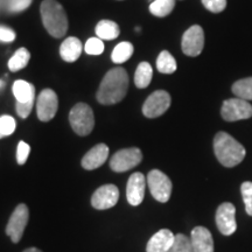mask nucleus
<instances>
[{
	"instance_id": "1",
	"label": "nucleus",
	"mask_w": 252,
	"mask_h": 252,
	"mask_svg": "<svg viewBox=\"0 0 252 252\" xmlns=\"http://www.w3.org/2000/svg\"><path fill=\"white\" fill-rule=\"evenodd\" d=\"M128 89V76L124 68L117 67L106 72L99 89L97 100L103 105H112L124 99Z\"/></svg>"
},
{
	"instance_id": "2",
	"label": "nucleus",
	"mask_w": 252,
	"mask_h": 252,
	"mask_svg": "<svg viewBox=\"0 0 252 252\" xmlns=\"http://www.w3.org/2000/svg\"><path fill=\"white\" fill-rule=\"evenodd\" d=\"M214 151L219 161L225 167H234L243 161L245 149L225 132H219L214 138Z\"/></svg>"
},
{
	"instance_id": "3",
	"label": "nucleus",
	"mask_w": 252,
	"mask_h": 252,
	"mask_svg": "<svg viewBox=\"0 0 252 252\" xmlns=\"http://www.w3.org/2000/svg\"><path fill=\"white\" fill-rule=\"evenodd\" d=\"M41 19L47 32L54 37H62L68 31V18L64 8L56 0H43L41 4Z\"/></svg>"
},
{
	"instance_id": "4",
	"label": "nucleus",
	"mask_w": 252,
	"mask_h": 252,
	"mask_svg": "<svg viewBox=\"0 0 252 252\" xmlns=\"http://www.w3.org/2000/svg\"><path fill=\"white\" fill-rule=\"evenodd\" d=\"M69 122L75 133L81 137L90 134L94 126L93 110L86 103H77L69 113Z\"/></svg>"
},
{
	"instance_id": "5",
	"label": "nucleus",
	"mask_w": 252,
	"mask_h": 252,
	"mask_svg": "<svg viewBox=\"0 0 252 252\" xmlns=\"http://www.w3.org/2000/svg\"><path fill=\"white\" fill-rule=\"evenodd\" d=\"M147 184L152 196L159 202L165 203L172 194V181L165 173L159 169H153L147 175Z\"/></svg>"
},
{
	"instance_id": "6",
	"label": "nucleus",
	"mask_w": 252,
	"mask_h": 252,
	"mask_svg": "<svg viewBox=\"0 0 252 252\" xmlns=\"http://www.w3.org/2000/svg\"><path fill=\"white\" fill-rule=\"evenodd\" d=\"M141 160H143V153L137 147L124 149L113 154L110 160V167L113 172L123 173L139 165Z\"/></svg>"
},
{
	"instance_id": "7",
	"label": "nucleus",
	"mask_w": 252,
	"mask_h": 252,
	"mask_svg": "<svg viewBox=\"0 0 252 252\" xmlns=\"http://www.w3.org/2000/svg\"><path fill=\"white\" fill-rule=\"evenodd\" d=\"M220 115L226 122H237L252 117V105L242 98L226 99L222 105Z\"/></svg>"
},
{
	"instance_id": "8",
	"label": "nucleus",
	"mask_w": 252,
	"mask_h": 252,
	"mask_svg": "<svg viewBox=\"0 0 252 252\" xmlns=\"http://www.w3.org/2000/svg\"><path fill=\"white\" fill-rule=\"evenodd\" d=\"M28 219H30V212H28L27 206L24 203L19 204L9 217L7 226H6V235L11 237L13 243H19L23 238Z\"/></svg>"
},
{
	"instance_id": "9",
	"label": "nucleus",
	"mask_w": 252,
	"mask_h": 252,
	"mask_svg": "<svg viewBox=\"0 0 252 252\" xmlns=\"http://www.w3.org/2000/svg\"><path fill=\"white\" fill-rule=\"evenodd\" d=\"M171 106V96L165 90L151 94L143 105V113L147 118H157L163 115Z\"/></svg>"
},
{
	"instance_id": "10",
	"label": "nucleus",
	"mask_w": 252,
	"mask_h": 252,
	"mask_svg": "<svg viewBox=\"0 0 252 252\" xmlns=\"http://www.w3.org/2000/svg\"><path fill=\"white\" fill-rule=\"evenodd\" d=\"M59 108L58 94L54 90L45 89L41 91L36 102L37 118L41 122H49L55 117Z\"/></svg>"
},
{
	"instance_id": "11",
	"label": "nucleus",
	"mask_w": 252,
	"mask_h": 252,
	"mask_svg": "<svg viewBox=\"0 0 252 252\" xmlns=\"http://www.w3.org/2000/svg\"><path fill=\"white\" fill-rule=\"evenodd\" d=\"M181 46L182 52L186 55L191 56V58L200 55L204 47V32L202 27L198 25L189 27L182 36Z\"/></svg>"
},
{
	"instance_id": "12",
	"label": "nucleus",
	"mask_w": 252,
	"mask_h": 252,
	"mask_svg": "<svg viewBox=\"0 0 252 252\" xmlns=\"http://www.w3.org/2000/svg\"><path fill=\"white\" fill-rule=\"evenodd\" d=\"M236 209L232 203L224 202L217 208L216 212V225L220 234L224 236L232 235L237 229L235 219Z\"/></svg>"
},
{
	"instance_id": "13",
	"label": "nucleus",
	"mask_w": 252,
	"mask_h": 252,
	"mask_svg": "<svg viewBox=\"0 0 252 252\" xmlns=\"http://www.w3.org/2000/svg\"><path fill=\"white\" fill-rule=\"evenodd\" d=\"M119 200V189L115 185H104L94 191L91 204L94 209L105 210L116 206Z\"/></svg>"
},
{
	"instance_id": "14",
	"label": "nucleus",
	"mask_w": 252,
	"mask_h": 252,
	"mask_svg": "<svg viewBox=\"0 0 252 252\" xmlns=\"http://www.w3.org/2000/svg\"><path fill=\"white\" fill-rule=\"evenodd\" d=\"M146 178L141 173H133L126 185V197L131 206H139L144 201Z\"/></svg>"
},
{
	"instance_id": "15",
	"label": "nucleus",
	"mask_w": 252,
	"mask_h": 252,
	"mask_svg": "<svg viewBox=\"0 0 252 252\" xmlns=\"http://www.w3.org/2000/svg\"><path fill=\"white\" fill-rule=\"evenodd\" d=\"M109 147L105 144H98L87 152L82 159V166L87 171L99 168L109 158Z\"/></svg>"
},
{
	"instance_id": "16",
	"label": "nucleus",
	"mask_w": 252,
	"mask_h": 252,
	"mask_svg": "<svg viewBox=\"0 0 252 252\" xmlns=\"http://www.w3.org/2000/svg\"><path fill=\"white\" fill-rule=\"evenodd\" d=\"M175 235L171 230L161 229L154 234L147 243L146 252H168L174 243Z\"/></svg>"
},
{
	"instance_id": "17",
	"label": "nucleus",
	"mask_w": 252,
	"mask_h": 252,
	"mask_svg": "<svg viewBox=\"0 0 252 252\" xmlns=\"http://www.w3.org/2000/svg\"><path fill=\"white\" fill-rule=\"evenodd\" d=\"M190 241L195 252H214V239L204 226H195L191 230Z\"/></svg>"
},
{
	"instance_id": "18",
	"label": "nucleus",
	"mask_w": 252,
	"mask_h": 252,
	"mask_svg": "<svg viewBox=\"0 0 252 252\" xmlns=\"http://www.w3.org/2000/svg\"><path fill=\"white\" fill-rule=\"evenodd\" d=\"M60 54L65 62H75L82 54V43L75 36L67 37L60 47Z\"/></svg>"
},
{
	"instance_id": "19",
	"label": "nucleus",
	"mask_w": 252,
	"mask_h": 252,
	"mask_svg": "<svg viewBox=\"0 0 252 252\" xmlns=\"http://www.w3.org/2000/svg\"><path fill=\"white\" fill-rule=\"evenodd\" d=\"M12 90H13L15 99L19 103L34 102V99H35V88L27 81H15Z\"/></svg>"
},
{
	"instance_id": "20",
	"label": "nucleus",
	"mask_w": 252,
	"mask_h": 252,
	"mask_svg": "<svg viewBox=\"0 0 252 252\" xmlns=\"http://www.w3.org/2000/svg\"><path fill=\"white\" fill-rule=\"evenodd\" d=\"M121 30L115 21L102 20L96 26V35L100 40H115L117 39Z\"/></svg>"
},
{
	"instance_id": "21",
	"label": "nucleus",
	"mask_w": 252,
	"mask_h": 252,
	"mask_svg": "<svg viewBox=\"0 0 252 252\" xmlns=\"http://www.w3.org/2000/svg\"><path fill=\"white\" fill-rule=\"evenodd\" d=\"M153 76V69L149 62H141L134 74V83L139 89H145L150 86Z\"/></svg>"
},
{
	"instance_id": "22",
	"label": "nucleus",
	"mask_w": 252,
	"mask_h": 252,
	"mask_svg": "<svg viewBox=\"0 0 252 252\" xmlns=\"http://www.w3.org/2000/svg\"><path fill=\"white\" fill-rule=\"evenodd\" d=\"M178 68L175 59L171 55V53L163 50L160 53V55L158 56L157 60V69L161 74H173Z\"/></svg>"
},
{
	"instance_id": "23",
	"label": "nucleus",
	"mask_w": 252,
	"mask_h": 252,
	"mask_svg": "<svg viewBox=\"0 0 252 252\" xmlns=\"http://www.w3.org/2000/svg\"><path fill=\"white\" fill-rule=\"evenodd\" d=\"M31 60V54L26 48H19L14 55L9 59L8 68L11 71H19L27 67Z\"/></svg>"
},
{
	"instance_id": "24",
	"label": "nucleus",
	"mask_w": 252,
	"mask_h": 252,
	"mask_svg": "<svg viewBox=\"0 0 252 252\" xmlns=\"http://www.w3.org/2000/svg\"><path fill=\"white\" fill-rule=\"evenodd\" d=\"M133 50H134L133 46H132V43L130 42H126V41H124V42L118 43L112 52V55H111L112 61L117 63V64L126 62L128 59H131L132 54H133Z\"/></svg>"
},
{
	"instance_id": "25",
	"label": "nucleus",
	"mask_w": 252,
	"mask_h": 252,
	"mask_svg": "<svg viewBox=\"0 0 252 252\" xmlns=\"http://www.w3.org/2000/svg\"><path fill=\"white\" fill-rule=\"evenodd\" d=\"M232 93L236 97L244 100H252V77L239 80L232 86Z\"/></svg>"
},
{
	"instance_id": "26",
	"label": "nucleus",
	"mask_w": 252,
	"mask_h": 252,
	"mask_svg": "<svg viewBox=\"0 0 252 252\" xmlns=\"http://www.w3.org/2000/svg\"><path fill=\"white\" fill-rule=\"evenodd\" d=\"M175 0H154L150 5V12L158 18L167 17L173 11Z\"/></svg>"
},
{
	"instance_id": "27",
	"label": "nucleus",
	"mask_w": 252,
	"mask_h": 252,
	"mask_svg": "<svg viewBox=\"0 0 252 252\" xmlns=\"http://www.w3.org/2000/svg\"><path fill=\"white\" fill-rule=\"evenodd\" d=\"M168 252H195L190 238L184 234L175 235L174 243Z\"/></svg>"
},
{
	"instance_id": "28",
	"label": "nucleus",
	"mask_w": 252,
	"mask_h": 252,
	"mask_svg": "<svg viewBox=\"0 0 252 252\" xmlns=\"http://www.w3.org/2000/svg\"><path fill=\"white\" fill-rule=\"evenodd\" d=\"M17 128V122L12 116H1L0 117V139L11 135Z\"/></svg>"
},
{
	"instance_id": "29",
	"label": "nucleus",
	"mask_w": 252,
	"mask_h": 252,
	"mask_svg": "<svg viewBox=\"0 0 252 252\" xmlns=\"http://www.w3.org/2000/svg\"><path fill=\"white\" fill-rule=\"evenodd\" d=\"M242 196H243L245 210H247L248 215L252 216V182L247 181L241 186Z\"/></svg>"
},
{
	"instance_id": "30",
	"label": "nucleus",
	"mask_w": 252,
	"mask_h": 252,
	"mask_svg": "<svg viewBox=\"0 0 252 252\" xmlns=\"http://www.w3.org/2000/svg\"><path fill=\"white\" fill-rule=\"evenodd\" d=\"M87 54L89 55H99L104 52V43L103 40L99 37H91L87 41L86 46H84Z\"/></svg>"
},
{
	"instance_id": "31",
	"label": "nucleus",
	"mask_w": 252,
	"mask_h": 252,
	"mask_svg": "<svg viewBox=\"0 0 252 252\" xmlns=\"http://www.w3.org/2000/svg\"><path fill=\"white\" fill-rule=\"evenodd\" d=\"M202 4L208 11L213 13H220L224 11L226 6V0H202Z\"/></svg>"
},
{
	"instance_id": "32",
	"label": "nucleus",
	"mask_w": 252,
	"mask_h": 252,
	"mask_svg": "<svg viewBox=\"0 0 252 252\" xmlns=\"http://www.w3.org/2000/svg\"><path fill=\"white\" fill-rule=\"evenodd\" d=\"M31 152V147L30 145L25 141H20L18 144V149H17V161L19 165H25L28 159V156H30Z\"/></svg>"
},
{
	"instance_id": "33",
	"label": "nucleus",
	"mask_w": 252,
	"mask_h": 252,
	"mask_svg": "<svg viewBox=\"0 0 252 252\" xmlns=\"http://www.w3.org/2000/svg\"><path fill=\"white\" fill-rule=\"evenodd\" d=\"M32 4V0H9L8 1V11L12 13H18L23 12L28 8Z\"/></svg>"
},
{
	"instance_id": "34",
	"label": "nucleus",
	"mask_w": 252,
	"mask_h": 252,
	"mask_svg": "<svg viewBox=\"0 0 252 252\" xmlns=\"http://www.w3.org/2000/svg\"><path fill=\"white\" fill-rule=\"evenodd\" d=\"M34 102H28V103H19L17 102V105H15V109H17V113L19 117L21 118H27L32 112V109H33Z\"/></svg>"
},
{
	"instance_id": "35",
	"label": "nucleus",
	"mask_w": 252,
	"mask_h": 252,
	"mask_svg": "<svg viewBox=\"0 0 252 252\" xmlns=\"http://www.w3.org/2000/svg\"><path fill=\"white\" fill-rule=\"evenodd\" d=\"M15 32L9 27L0 26V41L1 42H12L15 40Z\"/></svg>"
},
{
	"instance_id": "36",
	"label": "nucleus",
	"mask_w": 252,
	"mask_h": 252,
	"mask_svg": "<svg viewBox=\"0 0 252 252\" xmlns=\"http://www.w3.org/2000/svg\"><path fill=\"white\" fill-rule=\"evenodd\" d=\"M24 252H42V251H40L39 249H36V248H30V249H27V250H25Z\"/></svg>"
}]
</instances>
